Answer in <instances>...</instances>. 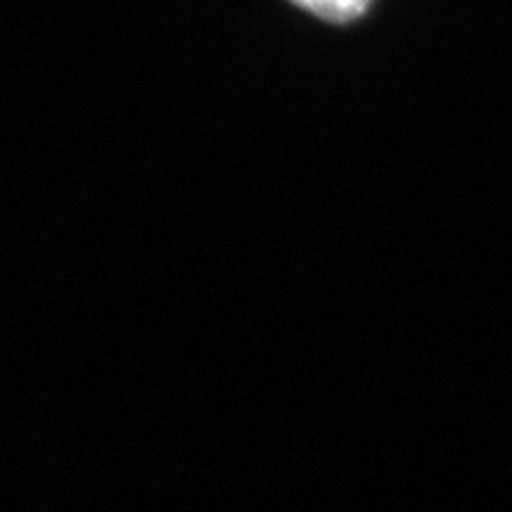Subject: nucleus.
I'll use <instances>...</instances> for the list:
<instances>
[{
  "label": "nucleus",
  "instance_id": "f257e3e1",
  "mask_svg": "<svg viewBox=\"0 0 512 512\" xmlns=\"http://www.w3.org/2000/svg\"><path fill=\"white\" fill-rule=\"evenodd\" d=\"M292 3L328 22H351L366 12L373 0H292Z\"/></svg>",
  "mask_w": 512,
  "mask_h": 512
}]
</instances>
